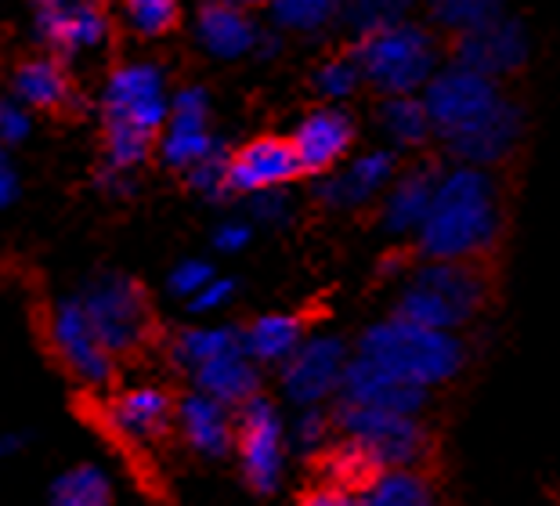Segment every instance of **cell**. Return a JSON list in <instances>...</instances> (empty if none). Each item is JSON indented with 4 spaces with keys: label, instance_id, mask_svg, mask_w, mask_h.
<instances>
[{
    "label": "cell",
    "instance_id": "cell-1",
    "mask_svg": "<svg viewBox=\"0 0 560 506\" xmlns=\"http://www.w3.org/2000/svg\"><path fill=\"white\" fill-rule=\"evenodd\" d=\"M503 235V196L499 181L481 166H448L441 177L431 217L423 221L416 246L427 261L485 257Z\"/></svg>",
    "mask_w": 560,
    "mask_h": 506
},
{
    "label": "cell",
    "instance_id": "cell-2",
    "mask_svg": "<svg viewBox=\"0 0 560 506\" xmlns=\"http://www.w3.org/2000/svg\"><path fill=\"white\" fill-rule=\"evenodd\" d=\"M354 355L365 358L380 372H387L390 380L405 383V388L431 391L438 383H448L463 369L467 347H463L456 333L423 330V325L390 315L369 325L359 336Z\"/></svg>",
    "mask_w": 560,
    "mask_h": 506
},
{
    "label": "cell",
    "instance_id": "cell-3",
    "mask_svg": "<svg viewBox=\"0 0 560 506\" xmlns=\"http://www.w3.org/2000/svg\"><path fill=\"white\" fill-rule=\"evenodd\" d=\"M488 300L485 268L474 261H427L405 283L395 315L423 330L456 333Z\"/></svg>",
    "mask_w": 560,
    "mask_h": 506
},
{
    "label": "cell",
    "instance_id": "cell-4",
    "mask_svg": "<svg viewBox=\"0 0 560 506\" xmlns=\"http://www.w3.org/2000/svg\"><path fill=\"white\" fill-rule=\"evenodd\" d=\"M354 58L365 72V83L384 99H420L427 83L441 72L438 36L412 19L369 36V41H359Z\"/></svg>",
    "mask_w": 560,
    "mask_h": 506
},
{
    "label": "cell",
    "instance_id": "cell-5",
    "mask_svg": "<svg viewBox=\"0 0 560 506\" xmlns=\"http://www.w3.org/2000/svg\"><path fill=\"white\" fill-rule=\"evenodd\" d=\"M171 94L163 69L152 62H127L113 69L102 88L105 135H141L160 141L171 124Z\"/></svg>",
    "mask_w": 560,
    "mask_h": 506
},
{
    "label": "cell",
    "instance_id": "cell-6",
    "mask_svg": "<svg viewBox=\"0 0 560 506\" xmlns=\"http://www.w3.org/2000/svg\"><path fill=\"white\" fill-rule=\"evenodd\" d=\"M80 300L94 325V336H98L102 347L113 358L135 355L141 344L152 341L156 319H152L145 289H141V283L130 279V275H120V272L98 275V279L80 294Z\"/></svg>",
    "mask_w": 560,
    "mask_h": 506
},
{
    "label": "cell",
    "instance_id": "cell-7",
    "mask_svg": "<svg viewBox=\"0 0 560 506\" xmlns=\"http://www.w3.org/2000/svg\"><path fill=\"white\" fill-rule=\"evenodd\" d=\"M332 424L343 434V441H351L373 463L376 474H384V470H412L427 456V445H431L420 419L380 413V409L337 402Z\"/></svg>",
    "mask_w": 560,
    "mask_h": 506
},
{
    "label": "cell",
    "instance_id": "cell-8",
    "mask_svg": "<svg viewBox=\"0 0 560 506\" xmlns=\"http://www.w3.org/2000/svg\"><path fill=\"white\" fill-rule=\"evenodd\" d=\"M420 99L427 105V113H431L434 135L441 141H448L463 135V130L478 127L485 116H492L495 108L506 102V94L499 91L495 80L452 62L427 83V91Z\"/></svg>",
    "mask_w": 560,
    "mask_h": 506
},
{
    "label": "cell",
    "instance_id": "cell-9",
    "mask_svg": "<svg viewBox=\"0 0 560 506\" xmlns=\"http://www.w3.org/2000/svg\"><path fill=\"white\" fill-rule=\"evenodd\" d=\"M235 449H240V467L246 485L271 496L282 481V463H285V430L276 402H268L265 394L254 398L246 409L235 413Z\"/></svg>",
    "mask_w": 560,
    "mask_h": 506
},
{
    "label": "cell",
    "instance_id": "cell-10",
    "mask_svg": "<svg viewBox=\"0 0 560 506\" xmlns=\"http://www.w3.org/2000/svg\"><path fill=\"white\" fill-rule=\"evenodd\" d=\"M351 352L340 336H307V344L279 369L282 394L293 405L318 409L326 398L340 394L343 377H348Z\"/></svg>",
    "mask_w": 560,
    "mask_h": 506
},
{
    "label": "cell",
    "instance_id": "cell-11",
    "mask_svg": "<svg viewBox=\"0 0 560 506\" xmlns=\"http://www.w3.org/2000/svg\"><path fill=\"white\" fill-rule=\"evenodd\" d=\"M33 36L51 47V58H77L109 41V15L98 4L77 0H44L33 8Z\"/></svg>",
    "mask_w": 560,
    "mask_h": 506
},
{
    "label": "cell",
    "instance_id": "cell-12",
    "mask_svg": "<svg viewBox=\"0 0 560 506\" xmlns=\"http://www.w3.org/2000/svg\"><path fill=\"white\" fill-rule=\"evenodd\" d=\"M51 344L62 366L73 372L77 380H83L88 388H105L113 380V355L105 352L102 341L94 336V325L83 311L80 297L58 300L51 311Z\"/></svg>",
    "mask_w": 560,
    "mask_h": 506
},
{
    "label": "cell",
    "instance_id": "cell-13",
    "mask_svg": "<svg viewBox=\"0 0 560 506\" xmlns=\"http://www.w3.org/2000/svg\"><path fill=\"white\" fill-rule=\"evenodd\" d=\"M207 124H210V91L199 88V83L177 91L171 102V124H166L163 138L156 145L163 166L192 174L213 152V145H218V138L210 135Z\"/></svg>",
    "mask_w": 560,
    "mask_h": 506
},
{
    "label": "cell",
    "instance_id": "cell-14",
    "mask_svg": "<svg viewBox=\"0 0 560 506\" xmlns=\"http://www.w3.org/2000/svg\"><path fill=\"white\" fill-rule=\"evenodd\" d=\"M528 51H532L528 30H524L521 19H510V15L452 41V62L481 72L488 80L517 72L524 62H528Z\"/></svg>",
    "mask_w": 560,
    "mask_h": 506
},
{
    "label": "cell",
    "instance_id": "cell-15",
    "mask_svg": "<svg viewBox=\"0 0 560 506\" xmlns=\"http://www.w3.org/2000/svg\"><path fill=\"white\" fill-rule=\"evenodd\" d=\"M304 177H329L354 145V119L340 105L312 108L290 135Z\"/></svg>",
    "mask_w": 560,
    "mask_h": 506
},
{
    "label": "cell",
    "instance_id": "cell-16",
    "mask_svg": "<svg viewBox=\"0 0 560 506\" xmlns=\"http://www.w3.org/2000/svg\"><path fill=\"white\" fill-rule=\"evenodd\" d=\"M398 181V156L390 149L362 152L359 160L348 163L343 171L322 177L315 185V196L332 210H354L376 199L380 192H390Z\"/></svg>",
    "mask_w": 560,
    "mask_h": 506
},
{
    "label": "cell",
    "instance_id": "cell-17",
    "mask_svg": "<svg viewBox=\"0 0 560 506\" xmlns=\"http://www.w3.org/2000/svg\"><path fill=\"white\" fill-rule=\"evenodd\" d=\"M293 177L301 174V160L293 152L290 138H254L246 141L243 149H235L232 156V192H246V196H257V192H271L290 185Z\"/></svg>",
    "mask_w": 560,
    "mask_h": 506
},
{
    "label": "cell",
    "instance_id": "cell-18",
    "mask_svg": "<svg viewBox=\"0 0 560 506\" xmlns=\"http://www.w3.org/2000/svg\"><path fill=\"white\" fill-rule=\"evenodd\" d=\"M257 19L249 15V8L232 4V0H213L196 11V41L210 58L221 62H235V58L257 55L260 47Z\"/></svg>",
    "mask_w": 560,
    "mask_h": 506
},
{
    "label": "cell",
    "instance_id": "cell-19",
    "mask_svg": "<svg viewBox=\"0 0 560 506\" xmlns=\"http://www.w3.org/2000/svg\"><path fill=\"white\" fill-rule=\"evenodd\" d=\"M441 177H445V171H441L434 160H420V163H412L409 171H401L384 199V232L420 235V228L427 217H431V207L438 199Z\"/></svg>",
    "mask_w": 560,
    "mask_h": 506
},
{
    "label": "cell",
    "instance_id": "cell-20",
    "mask_svg": "<svg viewBox=\"0 0 560 506\" xmlns=\"http://www.w3.org/2000/svg\"><path fill=\"white\" fill-rule=\"evenodd\" d=\"M340 402L343 405H362V409H380V413H395V416H409L416 419L427 405V391L405 388V383L390 380L387 372H380L376 366H369L365 358L354 355L348 366V377H343L340 388Z\"/></svg>",
    "mask_w": 560,
    "mask_h": 506
},
{
    "label": "cell",
    "instance_id": "cell-21",
    "mask_svg": "<svg viewBox=\"0 0 560 506\" xmlns=\"http://www.w3.org/2000/svg\"><path fill=\"white\" fill-rule=\"evenodd\" d=\"M105 416L130 441H156L177 419V402H171V394L163 388L141 383V388H127L116 394Z\"/></svg>",
    "mask_w": 560,
    "mask_h": 506
},
{
    "label": "cell",
    "instance_id": "cell-22",
    "mask_svg": "<svg viewBox=\"0 0 560 506\" xmlns=\"http://www.w3.org/2000/svg\"><path fill=\"white\" fill-rule=\"evenodd\" d=\"M11 94L19 105L47 108V113H62V108H80L83 99L69 80L66 66L51 55H33L22 58L11 72Z\"/></svg>",
    "mask_w": 560,
    "mask_h": 506
},
{
    "label": "cell",
    "instance_id": "cell-23",
    "mask_svg": "<svg viewBox=\"0 0 560 506\" xmlns=\"http://www.w3.org/2000/svg\"><path fill=\"white\" fill-rule=\"evenodd\" d=\"M177 427H182L185 441L192 445L199 456H210V460H221L235 449V413L224 409L221 402H213L207 394H185L177 402Z\"/></svg>",
    "mask_w": 560,
    "mask_h": 506
},
{
    "label": "cell",
    "instance_id": "cell-24",
    "mask_svg": "<svg viewBox=\"0 0 560 506\" xmlns=\"http://www.w3.org/2000/svg\"><path fill=\"white\" fill-rule=\"evenodd\" d=\"M307 344V319L271 311V315L254 319L243 330V352L257 366H285Z\"/></svg>",
    "mask_w": 560,
    "mask_h": 506
},
{
    "label": "cell",
    "instance_id": "cell-25",
    "mask_svg": "<svg viewBox=\"0 0 560 506\" xmlns=\"http://www.w3.org/2000/svg\"><path fill=\"white\" fill-rule=\"evenodd\" d=\"M192 380L199 394L213 398V402H221L232 413H240L254 398H260V369L254 358H246V352L210 361V366L192 372Z\"/></svg>",
    "mask_w": 560,
    "mask_h": 506
},
{
    "label": "cell",
    "instance_id": "cell-26",
    "mask_svg": "<svg viewBox=\"0 0 560 506\" xmlns=\"http://www.w3.org/2000/svg\"><path fill=\"white\" fill-rule=\"evenodd\" d=\"M243 352V330L235 325H207V330H185L174 336L171 355L177 366H185L188 372H196L210 361H221L229 355Z\"/></svg>",
    "mask_w": 560,
    "mask_h": 506
},
{
    "label": "cell",
    "instance_id": "cell-27",
    "mask_svg": "<svg viewBox=\"0 0 560 506\" xmlns=\"http://www.w3.org/2000/svg\"><path fill=\"white\" fill-rule=\"evenodd\" d=\"M359 506H434V488L420 470H384L359 492Z\"/></svg>",
    "mask_w": 560,
    "mask_h": 506
},
{
    "label": "cell",
    "instance_id": "cell-28",
    "mask_svg": "<svg viewBox=\"0 0 560 506\" xmlns=\"http://www.w3.org/2000/svg\"><path fill=\"white\" fill-rule=\"evenodd\" d=\"M47 506H113V485L105 470L94 463L69 467L51 481Z\"/></svg>",
    "mask_w": 560,
    "mask_h": 506
},
{
    "label": "cell",
    "instance_id": "cell-29",
    "mask_svg": "<svg viewBox=\"0 0 560 506\" xmlns=\"http://www.w3.org/2000/svg\"><path fill=\"white\" fill-rule=\"evenodd\" d=\"M376 119L398 149H420L434 135L431 113H427L423 99H384Z\"/></svg>",
    "mask_w": 560,
    "mask_h": 506
},
{
    "label": "cell",
    "instance_id": "cell-30",
    "mask_svg": "<svg viewBox=\"0 0 560 506\" xmlns=\"http://www.w3.org/2000/svg\"><path fill=\"white\" fill-rule=\"evenodd\" d=\"M340 11L343 8L326 4V0H276V4L268 8V19H271V26L285 33H315V30H326Z\"/></svg>",
    "mask_w": 560,
    "mask_h": 506
},
{
    "label": "cell",
    "instance_id": "cell-31",
    "mask_svg": "<svg viewBox=\"0 0 560 506\" xmlns=\"http://www.w3.org/2000/svg\"><path fill=\"white\" fill-rule=\"evenodd\" d=\"M503 15H506V11L499 4H492V0H445V4L431 8V19L438 22L441 30L452 33V41L463 36V33L481 30V26H488V22H495Z\"/></svg>",
    "mask_w": 560,
    "mask_h": 506
},
{
    "label": "cell",
    "instance_id": "cell-32",
    "mask_svg": "<svg viewBox=\"0 0 560 506\" xmlns=\"http://www.w3.org/2000/svg\"><path fill=\"white\" fill-rule=\"evenodd\" d=\"M365 83V72L359 66V58L351 55H332L326 58L318 69H315V77H312V88L318 99H326V102H343V99H351L354 91H359Z\"/></svg>",
    "mask_w": 560,
    "mask_h": 506
},
{
    "label": "cell",
    "instance_id": "cell-33",
    "mask_svg": "<svg viewBox=\"0 0 560 506\" xmlns=\"http://www.w3.org/2000/svg\"><path fill=\"white\" fill-rule=\"evenodd\" d=\"M232 156H235V149H229V145L218 138V145H213V152L207 160H202L192 174H185L188 188L199 192V196L210 203L229 199L232 196Z\"/></svg>",
    "mask_w": 560,
    "mask_h": 506
},
{
    "label": "cell",
    "instance_id": "cell-34",
    "mask_svg": "<svg viewBox=\"0 0 560 506\" xmlns=\"http://www.w3.org/2000/svg\"><path fill=\"white\" fill-rule=\"evenodd\" d=\"M127 26L135 30L145 41H156V36H166L177 22H182V8L174 0H130L124 8Z\"/></svg>",
    "mask_w": 560,
    "mask_h": 506
},
{
    "label": "cell",
    "instance_id": "cell-35",
    "mask_svg": "<svg viewBox=\"0 0 560 506\" xmlns=\"http://www.w3.org/2000/svg\"><path fill=\"white\" fill-rule=\"evenodd\" d=\"M340 15L354 30L359 41H369V36H376V33H384L390 26H398V22H405V4H384V0H369V4L343 8ZM359 41H354V44H359Z\"/></svg>",
    "mask_w": 560,
    "mask_h": 506
},
{
    "label": "cell",
    "instance_id": "cell-36",
    "mask_svg": "<svg viewBox=\"0 0 560 506\" xmlns=\"http://www.w3.org/2000/svg\"><path fill=\"white\" fill-rule=\"evenodd\" d=\"M332 430H337V424H332V416H326V409L322 405L304 409L293 427V441H296V449H304V452H322L329 445Z\"/></svg>",
    "mask_w": 560,
    "mask_h": 506
},
{
    "label": "cell",
    "instance_id": "cell-37",
    "mask_svg": "<svg viewBox=\"0 0 560 506\" xmlns=\"http://www.w3.org/2000/svg\"><path fill=\"white\" fill-rule=\"evenodd\" d=\"M218 275H213V268L207 261H196V257H188L182 261L177 268L171 272V279H166V289H171L174 297H188V300H196L202 289H207Z\"/></svg>",
    "mask_w": 560,
    "mask_h": 506
},
{
    "label": "cell",
    "instance_id": "cell-38",
    "mask_svg": "<svg viewBox=\"0 0 560 506\" xmlns=\"http://www.w3.org/2000/svg\"><path fill=\"white\" fill-rule=\"evenodd\" d=\"M30 127H33V119H30V108L26 105H19L15 99L0 105V138H4V145L26 141L30 138Z\"/></svg>",
    "mask_w": 560,
    "mask_h": 506
},
{
    "label": "cell",
    "instance_id": "cell-39",
    "mask_svg": "<svg viewBox=\"0 0 560 506\" xmlns=\"http://www.w3.org/2000/svg\"><path fill=\"white\" fill-rule=\"evenodd\" d=\"M249 214H254L257 221H271V225H282L285 217H290V196H285L282 188H271V192H257V196H249Z\"/></svg>",
    "mask_w": 560,
    "mask_h": 506
},
{
    "label": "cell",
    "instance_id": "cell-40",
    "mask_svg": "<svg viewBox=\"0 0 560 506\" xmlns=\"http://www.w3.org/2000/svg\"><path fill=\"white\" fill-rule=\"evenodd\" d=\"M249 225L246 221H224L213 228V250H221V253H240L249 246Z\"/></svg>",
    "mask_w": 560,
    "mask_h": 506
},
{
    "label": "cell",
    "instance_id": "cell-41",
    "mask_svg": "<svg viewBox=\"0 0 560 506\" xmlns=\"http://www.w3.org/2000/svg\"><path fill=\"white\" fill-rule=\"evenodd\" d=\"M301 506H359V492L340 488V485H318L301 499Z\"/></svg>",
    "mask_w": 560,
    "mask_h": 506
},
{
    "label": "cell",
    "instance_id": "cell-42",
    "mask_svg": "<svg viewBox=\"0 0 560 506\" xmlns=\"http://www.w3.org/2000/svg\"><path fill=\"white\" fill-rule=\"evenodd\" d=\"M232 294H235V283H232V279H213V283L192 300V311H218V308L229 304Z\"/></svg>",
    "mask_w": 560,
    "mask_h": 506
},
{
    "label": "cell",
    "instance_id": "cell-43",
    "mask_svg": "<svg viewBox=\"0 0 560 506\" xmlns=\"http://www.w3.org/2000/svg\"><path fill=\"white\" fill-rule=\"evenodd\" d=\"M94 185H98L105 196H130V192H135V181H130V174L113 171V166H102V171L94 174Z\"/></svg>",
    "mask_w": 560,
    "mask_h": 506
},
{
    "label": "cell",
    "instance_id": "cell-44",
    "mask_svg": "<svg viewBox=\"0 0 560 506\" xmlns=\"http://www.w3.org/2000/svg\"><path fill=\"white\" fill-rule=\"evenodd\" d=\"M19 199V174H15V166H11L8 160L0 163V203H15Z\"/></svg>",
    "mask_w": 560,
    "mask_h": 506
},
{
    "label": "cell",
    "instance_id": "cell-45",
    "mask_svg": "<svg viewBox=\"0 0 560 506\" xmlns=\"http://www.w3.org/2000/svg\"><path fill=\"white\" fill-rule=\"evenodd\" d=\"M409 268V257L405 253H395V257H384L380 261V275H398V272H405Z\"/></svg>",
    "mask_w": 560,
    "mask_h": 506
},
{
    "label": "cell",
    "instance_id": "cell-46",
    "mask_svg": "<svg viewBox=\"0 0 560 506\" xmlns=\"http://www.w3.org/2000/svg\"><path fill=\"white\" fill-rule=\"evenodd\" d=\"M22 449V434H4V456H15Z\"/></svg>",
    "mask_w": 560,
    "mask_h": 506
}]
</instances>
